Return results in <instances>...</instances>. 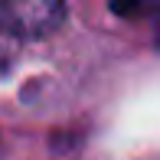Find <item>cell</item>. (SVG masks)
<instances>
[{
  "label": "cell",
  "instance_id": "cell-1",
  "mask_svg": "<svg viewBox=\"0 0 160 160\" xmlns=\"http://www.w3.org/2000/svg\"><path fill=\"white\" fill-rule=\"evenodd\" d=\"M65 0H0V33L33 39L59 26Z\"/></svg>",
  "mask_w": 160,
  "mask_h": 160
},
{
  "label": "cell",
  "instance_id": "cell-2",
  "mask_svg": "<svg viewBox=\"0 0 160 160\" xmlns=\"http://www.w3.org/2000/svg\"><path fill=\"white\" fill-rule=\"evenodd\" d=\"M141 3H144V0H114V13H121V17H134V13L137 10H141Z\"/></svg>",
  "mask_w": 160,
  "mask_h": 160
},
{
  "label": "cell",
  "instance_id": "cell-3",
  "mask_svg": "<svg viewBox=\"0 0 160 160\" xmlns=\"http://www.w3.org/2000/svg\"><path fill=\"white\" fill-rule=\"evenodd\" d=\"M3 36H7V33H0V75L10 69V46L3 42Z\"/></svg>",
  "mask_w": 160,
  "mask_h": 160
}]
</instances>
